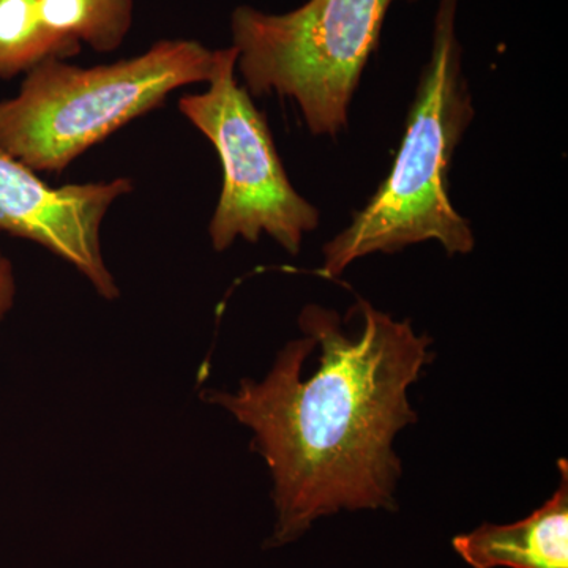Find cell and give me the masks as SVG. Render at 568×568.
Listing matches in <instances>:
<instances>
[{
  "label": "cell",
  "mask_w": 568,
  "mask_h": 568,
  "mask_svg": "<svg viewBox=\"0 0 568 568\" xmlns=\"http://www.w3.org/2000/svg\"><path fill=\"white\" fill-rule=\"evenodd\" d=\"M355 310L362 325L347 334L335 312L306 305L298 317L304 338L287 343L263 379L201 392L252 429L253 450L274 484L272 547L343 508L396 506L395 437L417 420L407 390L432 364L433 339L368 302Z\"/></svg>",
  "instance_id": "1"
},
{
  "label": "cell",
  "mask_w": 568,
  "mask_h": 568,
  "mask_svg": "<svg viewBox=\"0 0 568 568\" xmlns=\"http://www.w3.org/2000/svg\"><path fill=\"white\" fill-rule=\"evenodd\" d=\"M458 0H440L432 55L422 71L394 166L353 222L324 245L325 278H338L354 261L436 241L448 256L476 246L470 223L448 196L452 160L473 122L457 37Z\"/></svg>",
  "instance_id": "2"
},
{
  "label": "cell",
  "mask_w": 568,
  "mask_h": 568,
  "mask_svg": "<svg viewBox=\"0 0 568 568\" xmlns=\"http://www.w3.org/2000/svg\"><path fill=\"white\" fill-rule=\"evenodd\" d=\"M215 50L186 39L91 69L47 59L24 73L13 99L0 100V149L36 173L61 174L178 89L211 80Z\"/></svg>",
  "instance_id": "3"
},
{
  "label": "cell",
  "mask_w": 568,
  "mask_h": 568,
  "mask_svg": "<svg viewBox=\"0 0 568 568\" xmlns=\"http://www.w3.org/2000/svg\"><path fill=\"white\" fill-rule=\"evenodd\" d=\"M394 2L308 0L282 14L237 7L231 14L235 70L250 95L293 99L310 132L336 136L346 129L354 92Z\"/></svg>",
  "instance_id": "4"
},
{
  "label": "cell",
  "mask_w": 568,
  "mask_h": 568,
  "mask_svg": "<svg viewBox=\"0 0 568 568\" xmlns=\"http://www.w3.org/2000/svg\"><path fill=\"white\" fill-rule=\"evenodd\" d=\"M237 51L215 50L207 91L185 93L179 111L212 142L223 168L219 203L209 223L215 252L237 239L256 244L267 234L297 256L305 234L320 224V211L297 193L287 178L263 112L235 78Z\"/></svg>",
  "instance_id": "5"
},
{
  "label": "cell",
  "mask_w": 568,
  "mask_h": 568,
  "mask_svg": "<svg viewBox=\"0 0 568 568\" xmlns=\"http://www.w3.org/2000/svg\"><path fill=\"white\" fill-rule=\"evenodd\" d=\"M133 189L130 178L51 186L0 149V231L61 257L112 302L121 287L104 261L102 224Z\"/></svg>",
  "instance_id": "6"
},
{
  "label": "cell",
  "mask_w": 568,
  "mask_h": 568,
  "mask_svg": "<svg viewBox=\"0 0 568 568\" xmlns=\"http://www.w3.org/2000/svg\"><path fill=\"white\" fill-rule=\"evenodd\" d=\"M560 481L530 517L514 525L485 523L454 538V548L473 568H568V465L558 462Z\"/></svg>",
  "instance_id": "7"
},
{
  "label": "cell",
  "mask_w": 568,
  "mask_h": 568,
  "mask_svg": "<svg viewBox=\"0 0 568 568\" xmlns=\"http://www.w3.org/2000/svg\"><path fill=\"white\" fill-rule=\"evenodd\" d=\"M134 0H40L44 28L61 39L114 52L132 31Z\"/></svg>",
  "instance_id": "8"
},
{
  "label": "cell",
  "mask_w": 568,
  "mask_h": 568,
  "mask_svg": "<svg viewBox=\"0 0 568 568\" xmlns=\"http://www.w3.org/2000/svg\"><path fill=\"white\" fill-rule=\"evenodd\" d=\"M81 44L44 28L40 0H0V81L28 73L47 59H70Z\"/></svg>",
  "instance_id": "9"
},
{
  "label": "cell",
  "mask_w": 568,
  "mask_h": 568,
  "mask_svg": "<svg viewBox=\"0 0 568 568\" xmlns=\"http://www.w3.org/2000/svg\"><path fill=\"white\" fill-rule=\"evenodd\" d=\"M18 283L14 265L0 248V324L11 312L17 301Z\"/></svg>",
  "instance_id": "10"
}]
</instances>
